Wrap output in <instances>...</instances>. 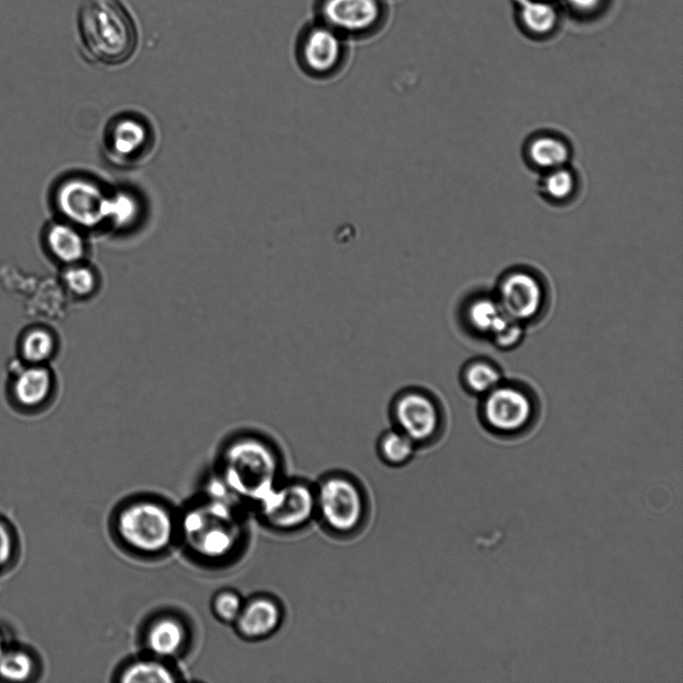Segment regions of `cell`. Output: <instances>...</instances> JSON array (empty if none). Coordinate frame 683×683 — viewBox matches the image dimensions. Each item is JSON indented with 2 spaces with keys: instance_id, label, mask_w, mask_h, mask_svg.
<instances>
[{
  "instance_id": "cell-1",
  "label": "cell",
  "mask_w": 683,
  "mask_h": 683,
  "mask_svg": "<svg viewBox=\"0 0 683 683\" xmlns=\"http://www.w3.org/2000/svg\"><path fill=\"white\" fill-rule=\"evenodd\" d=\"M78 30L87 54L105 65L126 62L137 47L135 22L120 0H83Z\"/></svg>"
},
{
  "instance_id": "cell-2",
  "label": "cell",
  "mask_w": 683,
  "mask_h": 683,
  "mask_svg": "<svg viewBox=\"0 0 683 683\" xmlns=\"http://www.w3.org/2000/svg\"><path fill=\"white\" fill-rule=\"evenodd\" d=\"M480 398V422L498 439H521L530 434L540 420L539 395L524 381L503 379Z\"/></svg>"
},
{
  "instance_id": "cell-3",
  "label": "cell",
  "mask_w": 683,
  "mask_h": 683,
  "mask_svg": "<svg viewBox=\"0 0 683 683\" xmlns=\"http://www.w3.org/2000/svg\"><path fill=\"white\" fill-rule=\"evenodd\" d=\"M279 471L280 462L271 446L244 439L229 449L222 481L235 497L258 504L279 484Z\"/></svg>"
},
{
  "instance_id": "cell-4",
  "label": "cell",
  "mask_w": 683,
  "mask_h": 683,
  "mask_svg": "<svg viewBox=\"0 0 683 683\" xmlns=\"http://www.w3.org/2000/svg\"><path fill=\"white\" fill-rule=\"evenodd\" d=\"M234 500L210 496L209 501L187 511L182 521L185 540L205 558H221L236 546L240 536Z\"/></svg>"
},
{
  "instance_id": "cell-5",
  "label": "cell",
  "mask_w": 683,
  "mask_h": 683,
  "mask_svg": "<svg viewBox=\"0 0 683 683\" xmlns=\"http://www.w3.org/2000/svg\"><path fill=\"white\" fill-rule=\"evenodd\" d=\"M494 295L505 314L524 327L544 320L552 301L546 277L527 265L505 270L497 281Z\"/></svg>"
},
{
  "instance_id": "cell-6",
  "label": "cell",
  "mask_w": 683,
  "mask_h": 683,
  "mask_svg": "<svg viewBox=\"0 0 683 683\" xmlns=\"http://www.w3.org/2000/svg\"><path fill=\"white\" fill-rule=\"evenodd\" d=\"M115 527L126 546L146 555L165 551L175 533V522L169 509L152 500H138L123 507Z\"/></svg>"
},
{
  "instance_id": "cell-7",
  "label": "cell",
  "mask_w": 683,
  "mask_h": 683,
  "mask_svg": "<svg viewBox=\"0 0 683 683\" xmlns=\"http://www.w3.org/2000/svg\"><path fill=\"white\" fill-rule=\"evenodd\" d=\"M316 514L332 532L349 534L362 524L366 502L360 486L344 475H330L315 488Z\"/></svg>"
},
{
  "instance_id": "cell-8",
  "label": "cell",
  "mask_w": 683,
  "mask_h": 683,
  "mask_svg": "<svg viewBox=\"0 0 683 683\" xmlns=\"http://www.w3.org/2000/svg\"><path fill=\"white\" fill-rule=\"evenodd\" d=\"M296 56L301 69L315 79L336 76L345 66V37L322 22L306 26L300 33Z\"/></svg>"
},
{
  "instance_id": "cell-9",
  "label": "cell",
  "mask_w": 683,
  "mask_h": 683,
  "mask_svg": "<svg viewBox=\"0 0 683 683\" xmlns=\"http://www.w3.org/2000/svg\"><path fill=\"white\" fill-rule=\"evenodd\" d=\"M273 529L292 532L305 527L316 514L315 489L304 481L278 484L257 504Z\"/></svg>"
},
{
  "instance_id": "cell-10",
  "label": "cell",
  "mask_w": 683,
  "mask_h": 683,
  "mask_svg": "<svg viewBox=\"0 0 683 683\" xmlns=\"http://www.w3.org/2000/svg\"><path fill=\"white\" fill-rule=\"evenodd\" d=\"M320 22L343 37L367 38L386 22L384 0H318Z\"/></svg>"
},
{
  "instance_id": "cell-11",
  "label": "cell",
  "mask_w": 683,
  "mask_h": 683,
  "mask_svg": "<svg viewBox=\"0 0 683 683\" xmlns=\"http://www.w3.org/2000/svg\"><path fill=\"white\" fill-rule=\"evenodd\" d=\"M393 417L397 429L416 444L432 439L441 426V412L437 403L419 391L399 395L393 405Z\"/></svg>"
},
{
  "instance_id": "cell-12",
  "label": "cell",
  "mask_w": 683,
  "mask_h": 683,
  "mask_svg": "<svg viewBox=\"0 0 683 683\" xmlns=\"http://www.w3.org/2000/svg\"><path fill=\"white\" fill-rule=\"evenodd\" d=\"M55 201L58 210L67 220L88 226L105 217L108 199L94 184L70 179L57 188Z\"/></svg>"
},
{
  "instance_id": "cell-13",
  "label": "cell",
  "mask_w": 683,
  "mask_h": 683,
  "mask_svg": "<svg viewBox=\"0 0 683 683\" xmlns=\"http://www.w3.org/2000/svg\"><path fill=\"white\" fill-rule=\"evenodd\" d=\"M53 373L44 364H25L9 381V398L18 410L33 413L43 409L54 394Z\"/></svg>"
},
{
  "instance_id": "cell-14",
  "label": "cell",
  "mask_w": 683,
  "mask_h": 683,
  "mask_svg": "<svg viewBox=\"0 0 683 683\" xmlns=\"http://www.w3.org/2000/svg\"><path fill=\"white\" fill-rule=\"evenodd\" d=\"M521 152L526 166L538 174L570 164L573 155L570 140L551 129L531 133L524 140Z\"/></svg>"
},
{
  "instance_id": "cell-15",
  "label": "cell",
  "mask_w": 683,
  "mask_h": 683,
  "mask_svg": "<svg viewBox=\"0 0 683 683\" xmlns=\"http://www.w3.org/2000/svg\"><path fill=\"white\" fill-rule=\"evenodd\" d=\"M282 620L283 610L279 602L269 596H257L244 602L234 625L243 638L260 640L274 634Z\"/></svg>"
},
{
  "instance_id": "cell-16",
  "label": "cell",
  "mask_w": 683,
  "mask_h": 683,
  "mask_svg": "<svg viewBox=\"0 0 683 683\" xmlns=\"http://www.w3.org/2000/svg\"><path fill=\"white\" fill-rule=\"evenodd\" d=\"M463 317L470 331L489 340L512 320L505 314L494 293L477 294L469 299Z\"/></svg>"
},
{
  "instance_id": "cell-17",
  "label": "cell",
  "mask_w": 683,
  "mask_h": 683,
  "mask_svg": "<svg viewBox=\"0 0 683 683\" xmlns=\"http://www.w3.org/2000/svg\"><path fill=\"white\" fill-rule=\"evenodd\" d=\"M186 640L185 625L174 616L165 615L155 619L145 633V647L150 655L165 660L179 655Z\"/></svg>"
},
{
  "instance_id": "cell-18",
  "label": "cell",
  "mask_w": 683,
  "mask_h": 683,
  "mask_svg": "<svg viewBox=\"0 0 683 683\" xmlns=\"http://www.w3.org/2000/svg\"><path fill=\"white\" fill-rule=\"evenodd\" d=\"M537 190L539 196L548 204L564 207L574 202L581 188L578 171L570 164L557 167L539 174Z\"/></svg>"
},
{
  "instance_id": "cell-19",
  "label": "cell",
  "mask_w": 683,
  "mask_h": 683,
  "mask_svg": "<svg viewBox=\"0 0 683 683\" xmlns=\"http://www.w3.org/2000/svg\"><path fill=\"white\" fill-rule=\"evenodd\" d=\"M38 654L27 645L9 642L0 654V680L30 682L40 675Z\"/></svg>"
},
{
  "instance_id": "cell-20",
  "label": "cell",
  "mask_w": 683,
  "mask_h": 683,
  "mask_svg": "<svg viewBox=\"0 0 683 683\" xmlns=\"http://www.w3.org/2000/svg\"><path fill=\"white\" fill-rule=\"evenodd\" d=\"M45 241L50 254L66 265L78 263L84 256L83 238L72 225L51 224L45 233Z\"/></svg>"
},
{
  "instance_id": "cell-21",
  "label": "cell",
  "mask_w": 683,
  "mask_h": 683,
  "mask_svg": "<svg viewBox=\"0 0 683 683\" xmlns=\"http://www.w3.org/2000/svg\"><path fill=\"white\" fill-rule=\"evenodd\" d=\"M503 372L493 360L483 357L468 361L461 371V381L466 391L482 397L502 380Z\"/></svg>"
},
{
  "instance_id": "cell-22",
  "label": "cell",
  "mask_w": 683,
  "mask_h": 683,
  "mask_svg": "<svg viewBox=\"0 0 683 683\" xmlns=\"http://www.w3.org/2000/svg\"><path fill=\"white\" fill-rule=\"evenodd\" d=\"M57 339L45 326L26 329L19 340V354L25 364H45L56 352Z\"/></svg>"
},
{
  "instance_id": "cell-23",
  "label": "cell",
  "mask_w": 683,
  "mask_h": 683,
  "mask_svg": "<svg viewBox=\"0 0 683 683\" xmlns=\"http://www.w3.org/2000/svg\"><path fill=\"white\" fill-rule=\"evenodd\" d=\"M177 679L165 659L153 655L130 662L120 673V681L124 683L174 682Z\"/></svg>"
},
{
  "instance_id": "cell-24",
  "label": "cell",
  "mask_w": 683,
  "mask_h": 683,
  "mask_svg": "<svg viewBox=\"0 0 683 683\" xmlns=\"http://www.w3.org/2000/svg\"><path fill=\"white\" fill-rule=\"evenodd\" d=\"M416 443L400 430L386 431L378 442V451L383 461L390 466H402L414 456Z\"/></svg>"
},
{
  "instance_id": "cell-25",
  "label": "cell",
  "mask_w": 683,
  "mask_h": 683,
  "mask_svg": "<svg viewBox=\"0 0 683 683\" xmlns=\"http://www.w3.org/2000/svg\"><path fill=\"white\" fill-rule=\"evenodd\" d=\"M524 26L535 34H547L557 24L556 9L539 0H516Z\"/></svg>"
},
{
  "instance_id": "cell-26",
  "label": "cell",
  "mask_w": 683,
  "mask_h": 683,
  "mask_svg": "<svg viewBox=\"0 0 683 683\" xmlns=\"http://www.w3.org/2000/svg\"><path fill=\"white\" fill-rule=\"evenodd\" d=\"M145 139V130L140 123L134 120H123L114 127L110 143L114 152L128 156L138 151Z\"/></svg>"
},
{
  "instance_id": "cell-27",
  "label": "cell",
  "mask_w": 683,
  "mask_h": 683,
  "mask_svg": "<svg viewBox=\"0 0 683 683\" xmlns=\"http://www.w3.org/2000/svg\"><path fill=\"white\" fill-rule=\"evenodd\" d=\"M62 282L69 292L78 297L90 295L97 283L95 273L79 262L67 265L62 274Z\"/></svg>"
},
{
  "instance_id": "cell-28",
  "label": "cell",
  "mask_w": 683,
  "mask_h": 683,
  "mask_svg": "<svg viewBox=\"0 0 683 683\" xmlns=\"http://www.w3.org/2000/svg\"><path fill=\"white\" fill-rule=\"evenodd\" d=\"M20 541L14 525L0 514V573L7 572L17 563Z\"/></svg>"
},
{
  "instance_id": "cell-29",
  "label": "cell",
  "mask_w": 683,
  "mask_h": 683,
  "mask_svg": "<svg viewBox=\"0 0 683 683\" xmlns=\"http://www.w3.org/2000/svg\"><path fill=\"white\" fill-rule=\"evenodd\" d=\"M244 601L241 596L232 590L218 592L212 600V610L215 616L225 622L234 623L238 618Z\"/></svg>"
},
{
  "instance_id": "cell-30",
  "label": "cell",
  "mask_w": 683,
  "mask_h": 683,
  "mask_svg": "<svg viewBox=\"0 0 683 683\" xmlns=\"http://www.w3.org/2000/svg\"><path fill=\"white\" fill-rule=\"evenodd\" d=\"M524 337V326L511 320L490 341L501 350H510L518 346Z\"/></svg>"
},
{
  "instance_id": "cell-31",
  "label": "cell",
  "mask_w": 683,
  "mask_h": 683,
  "mask_svg": "<svg viewBox=\"0 0 683 683\" xmlns=\"http://www.w3.org/2000/svg\"><path fill=\"white\" fill-rule=\"evenodd\" d=\"M134 212L135 204L133 200L126 195H118L115 198L108 199L105 216H110L116 222L123 223L130 219Z\"/></svg>"
},
{
  "instance_id": "cell-32",
  "label": "cell",
  "mask_w": 683,
  "mask_h": 683,
  "mask_svg": "<svg viewBox=\"0 0 683 683\" xmlns=\"http://www.w3.org/2000/svg\"><path fill=\"white\" fill-rule=\"evenodd\" d=\"M602 0H567L574 9L588 12L597 8Z\"/></svg>"
},
{
  "instance_id": "cell-33",
  "label": "cell",
  "mask_w": 683,
  "mask_h": 683,
  "mask_svg": "<svg viewBox=\"0 0 683 683\" xmlns=\"http://www.w3.org/2000/svg\"><path fill=\"white\" fill-rule=\"evenodd\" d=\"M10 641L4 631L0 628V654Z\"/></svg>"
}]
</instances>
